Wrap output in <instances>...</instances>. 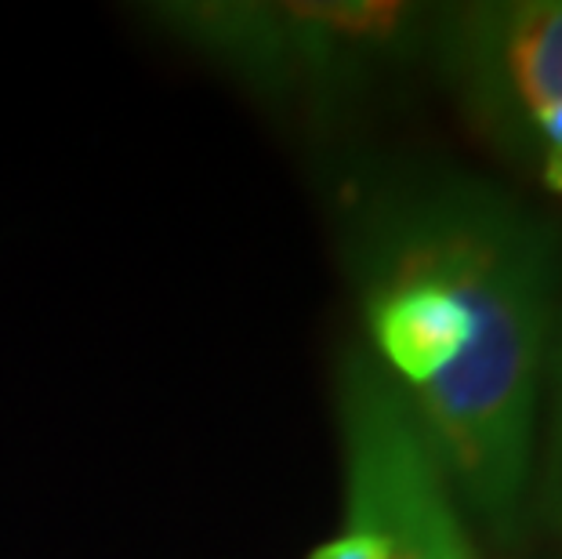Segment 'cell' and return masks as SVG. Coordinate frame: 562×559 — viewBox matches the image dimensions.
Wrapping results in <instances>:
<instances>
[{
  "instance_id": "6",
  "label": "cell",
  "mask_w": 562,
  "mask_h": 559,
  "mask_svg": "<svg viewBox=\"0 0 562 559\" xmlns=\"http://www.w3.org/2000/svg\"><path fill=\"white\" fill-rule=\"evenodd\" d=\"M555 400H552V422H548V450L544 469L537 480V513L552 530L562 534V345L555 360Z\"/></svg>"
},
{
  "instance_id": "3",
  "label": "cell",
  "mask_w": 562,
  "mask_h": 559,
  "mask_svg": "<svg viewBox=\"0 0 562 559\" xmlns=\"http://www.w3.org/2000/svg\"><path fill=\"white\" fill-rule=\"evenodd\" d=\"M428 55L486 146L533 175L562 146V0L436 11Z\"/></svg>"
},
{
  "instance_id": "4",
  "label": "cell",
  "mask_w": 562,
  "mask_h": 559,
  "mask_svg": "<svg viewBox=\"0 0 562 559\" xmlns=\"http://www.w3.org/2000/svg\"><path fill=\"white\" fill-rule=\"evenodd\" d=\"M338 429L345 491L385 523L389 559H483L411 407L363 349L341 364Z\"/></svg>"
},
{
  "instance_id": "5",
  "label": "cell",
  "mask_w": 562,
  "mask_h": 559,
  "mask_svg": "<svg viewBox=\"0 0 562 559\" xmlns=\"http://www.w3.org/2000/svg\"><path fill=\"white\" fill-rule=\"evenodd\" d=\"M305 559H389V530L363 497L345 491V523Z\"/></svg>"
},
{
  "instance_id": "1",
  "label": "cell",
  "mask_w": 562,
  "mask_h": 559,
  "mask_svg": "<svg viewBox=\"0 0 562 559\" xmlns=\"http://www.w3.org/2000/svg\"><path fill=\"white\" fill-rule=\"evenodd\" d=\"M345 261L370 360L411 407L464 516L519 541L555 299L559 225L475 175L411 168L360 186Z\"/></svg>"
},
{
  "instance_id": "2",
  "label": "cell",
  "mask_w": 562,
  "mask_h": 559,
  "mask_svg": "<svg viewBox=\"0 0 562 559\" xmlns=\"http://www.w3.org/2000/svg\"><path fill=\"white\" fill-rule=\"evenodd\" d=\"M167 26L272 102L327 116L428 52L436 11L392 0L175 4Z\"/></svg>"
}]
</instances>
